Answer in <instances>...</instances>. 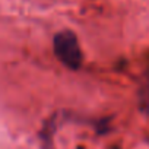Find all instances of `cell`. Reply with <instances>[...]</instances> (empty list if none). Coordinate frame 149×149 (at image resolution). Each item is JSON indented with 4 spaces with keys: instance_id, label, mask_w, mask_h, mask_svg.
<instances>
[{
    "instance_id": "obj_1",
    "label": "cell",
    "mask_w": 149,
    "mask_h": 149,
    "mask_svg": "<svg viewBox=\"0 0 149 149\" xmlns=\"http://www.w3.org/2000/svg\"><path fill=\"white\" fill-rule=\"evenodd\" d=\"M54 53L57 58L72 70L79 69L82 64V50L76 35L70 31L58 32L54 37Z\"/></svg>"
},
{
    "instance_id": "obj_2",
    "label": "cell",
    "mask_w": 149,
    "mask_h": 149,
    "mask_svg": "<svg viewBox=\"0 0 149 149\" xmlns=\"http://www.w3.org/2000/svg\"><path fill=\"white\" fill-rule=\"evenodd\" d=\"M139 102H140V108L149 114V78L146 79L145 85L139 91Z\"/></svg>"
}]
</instances>
